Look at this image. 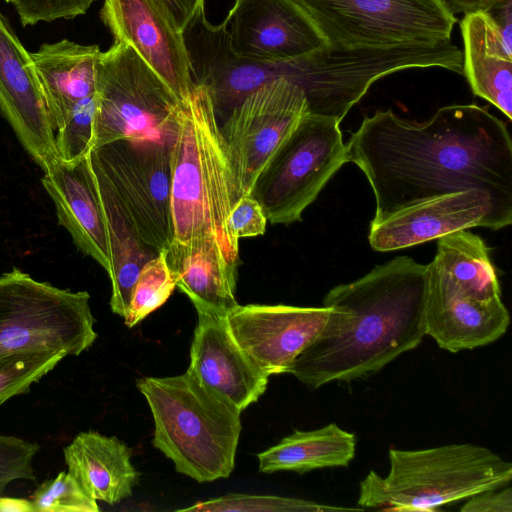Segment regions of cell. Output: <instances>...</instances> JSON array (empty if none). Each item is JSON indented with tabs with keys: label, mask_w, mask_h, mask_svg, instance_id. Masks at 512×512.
Instances as JSON below:
<instances>
[{
	"label": "cell",
	"mask_w": 512,
	"mask_h": 512,
	"mask_svg": "<svg viewBox=\"0 0 512 512\" xmlns=\"http://www.w3.org/2000/svg\"><path fill=\"white\" fill-rule=\"evenodd\" d=\"M366 176L378 223L411 204L468 189L512 213V140L507 125L476 104L439 108L418 123L392 110L365 116L346 143Z\"/></svg>",
	"instance_id": "6da1fadb"
},
{
	"label": "cell",
	"mask_w": 512,
	"mask_h": 512,
	"mask_svg": "<svg viewBox=\"0 0 512 512\" xmlns=\"http://www.w3.org/2000/svg\"><path fill=\"white\" fill-rule=\"evenodd\" d=\"M427 265L397 256L325 295L329 316L287 373L316 389L371 376L422 342Z\"/></svg>",
	"instance_id": "7a4b0ae2"
},
{
	"label": "cell",
	"mask_w": 512,
	"mask_h": 512,
	"mask_svg": "<svg viewBox=\"0 0 512 512\" xmlns=\"http://www.w3.org/2000/svg\"><path fill=\"white\" fill-rule=\"evenodd\" d=\"M171 244L209 245L238 265L229 216L240 198L235 171L208 88L180 101L171 143Z\"/></svg>",
	"instance_id": "3957f363"
},
{
	"label": "cell",
	"mask_w": 512,
	"mask_h": 512,
	"mask_svg": "<svg viewBox=\"0 0 512 512\" xmlns=\"http://www.w3.org/2000/svg\"><path fill=\"white\" fill-rule=\"evenodd\" d=\"M136 385L152 413V443L179 473L200 483L230 476L242 429L240 411L188 369L177 376L143 377Z\"/></svg>",
	"instance_id": "277c9868"
},
{
	"label": "cell",
	"mask_w": 512,
	"mask_h": 512,
	"mask_svg": "<svg viewBox=\"0 0 512 512\" xmlns=\"http://www.w3.org/2000/svg\"><path fill=\"white\" fill-rule=\"evenodd\" d=\"M385 477L370 471L359 485L363 509L435 511L483 491L508 486L512 464L471 443L418 450L391 448Z\"/></svg>",
	"instance_id": "5b68a950"
},
{
	"label": "cell",
	"mask_w": 512,
	"mask_h": 512,
	"mask_svg": "<svg viewBox=\"0 0 512 512\" xmlns=\"http://www.w3.org/2000/svg\"><path fill=\"white\" fill-rule=\"evenodd\" d=\"M292 82L304 91L309 111L339 122L379 78L415 67L463 70V53L450 41L388 46L324 47L291 61Z\"/></svg>",
	"instance_id": "8992f818"
},
{
	"label": "cell",
	"mask_w": 512,
	"mask_h": 512,
	"mask_svg": "<svg viewBox=\"0 0 512 512\" xmlns=\"http://www.w3.org/2000/svg\"><path fill=\"white\" fill-rule=\"evenodd\" d=\"M86 291L73 292L14 268L0 276V356L49 352L77 356L97 338Z\"/></svg>",
	"instance_id": "52a82bcc"
},
{
	"label": "cell",
	"mask_w": 512,
	"mask_h": 512,
	"mask_svg": "<svg viewBox=\"0 0 512 512\" xmlns=\"http://www.w3.org/2000/svg\"><path fill=\"white\" fill-rule=\"evenodd\" d=\"M96 100L92 149L124 138L173 140L181 100L127 44L101 52Z\"/></svg>",
	"instance_id": "ba28073f"
},
{
	"label": "cell",
	"mask_w": 512,
	"mask_h": 512,
	"mask_svg": "<svg viewBox=\"0 0 512 512\" xmlns=\"http://www.w3.org/2000/svg\"><path fill=\"white\" fill-rule=\"evenodd\" d=\"M340 122L308 112L257 177L251 195L271 224L301 221L332 176L348 162Z\"/></svg>",
	"instance_id": "9c48e42d"
},
{
	"label": "cell",
	"mask_w": 512,
	"mask_h": 512,
	"mask_svg": "<svg viewBox=\"0 0 512 512\" xmlns=\"http://www.w3.org/2000/svg\"><path fill=\"white\" fill-rule=\"evenodd\" d=\"M330 45L450 41L457 22L440 0H296Z\"/></svg>",
	"instance_id": "30bf717a"
},
{
	"label": "cell",
	"mask_w": 512,
	"mask_h": 512,
	"mask_svg": "<svg viewBox=\"0 0 512 512\" xmlns=\"http://www.w3.org/2000/svg\"><path fill=\"white\" fill-rule=\"evenodd\" d=\"M172 141L124 138L88 153L100 167L141 241L156 252L172 241Z\"/></svg>",
	"instance_id": "8fae6325"
},
{
	"label": "cell",
	"mask_w": 512,
	"mask_h": 512,
	"mask_svg": "<svg viewBox=\"0 0 512 512\" xmlns=\"http://www.w3.org/2000/svg\"><path fill=\"white\" fill-rule=\"evenodd\" d=\"M304 91L280 77L246 96L221 126L240 197L251 194L271 157L308 113Z\"/></svg>",
	"instance_id": "7c38bea8"
},
{
	"label": "cell",
	"mask_w": 512,
	"mask_h": 512,
	"mask_svg": "<svg viewBox=\"0 0 512 512\" xmlns=\"http://www.w3.org/2000/svg\"><path fill=\"white\" fill-rule=\"evenodd\" d=\"M223 24L231 51L256 62H289L328 44L296 0H234Z\"/></svg>",
	"instance_id": "4fadbf2b"
},
{
	"label": "cell",
	"mask_w": 512,
	"mask_h": 512,
	"mask_svg": "<svg viewBox=\"0 0 512 512\" xmlns=\"http://www.w3.org/2000/svg\"><path fill=\"white\" fill-rule=\"evenodd\" d=\"M512 213L481 189L444 194L411 204L370 224L369 243L377 252L422 244L473 227L498 230L509 226Z\"/></svg>",
	"instance_id": "5bb4252c"
},
{
	"label": "cell",
	"mask_w": 512,
	"mask_h": 512,
	"mask_svg": "<svg viewBox=\"0 0 512 512\" xmlns=\"http://www.w3.org/2000/svg\"><path fill=\"white\" fill-rule=\"evenodd\" d=\"M425 334L443 350L458 353L502 337L510 315L501 292L454 283L427 268Z\"/></svg>",
	"instance_id": "9a60e30c"
},
{
	"label": "cell",
	"mask_w": 512,
	"mask_h": 512,
	"mask_svg": "<svg viewBox=\"0 0 512 512\" xmlns=\"http://www.w3.org/2000/svg\"><path fill=\"white\" fill-rule=\"evenodd\" d=\"M328 307L237 304L226 314L228 328L247 356L266 375L287 373L295 358L321 332Z\"/></svg>",
	"instance_id": "2e32d148"
},
{
	"label": "cell",
	"mask_w": 512,
	"mask_h": 512,
	"mask_svg": "<svg viewBox=\"0 0 512 512\" xmlns=\"http://www.w3.org/2000/svg\"><path fill=\"white\" fill-rule=\"evenodd\" d=\"M100 18L114 42L130 46L179 100L192 92L196 84L182 32L151 0H104Z\"/></svg>",
	"instance_id": "e0dca14e"
},
{
	"label": "cell",
	"mask_w": 512,
	"mask_h": 512,
	"mask_svg": "<svg viewBox=\"0 0 512 512\" xmlns=\"http://www.w3.org/2000/svg\"><path fill=\"white\" fill-rule=\"evenodd\" d=\"M0 112L44 171L58 156L46 101L31 53L1 13Z\"/></svg>",
	"instance_id": "ac0fdd59"
},
{
	"label": "cell",
	"mask_w": 512,
	"mask_h": 512,
	"mask_svg": "<svg viewBox=\"0 0 512 512\" xmlns=\"http://www.w3.org/2000/svg\"><path fill=\"white\" fill-rule=\"evenodd\" d=\"M198 322L188 370L206 388L242 412L265 392L269 376L233 338L226 314L196 307Z\"/></svg>",
	"instance_id": "d6986e66"
},
{
	"label": "cell",
	"mask_w": 512,
	"mask_h": 512,
	"mask_svg": "<svg viewBox=\"0 0 512 512\" xmlns=\"http://www.w3.org/2000/svg\"><path fill=\"white\" fill-rule=\"evenodd\" d=\"M43 172L41 182L54 203L59 224L76 247L108 274L107 229L88 154L72 161L56 156Z\"/></svg>",
	"instance_id": "ffe728a7"
},
{
	"label": "cell",
	"mask_w": 512,
	"mask_h": 512,
	"mask_svg": "<svg viewBox=\"0 0 512 512\" xmlns=\"http://www.w3.org/2000/svg\"><path fill=\"white\" fill-rule=\"evenodd\" d=\"M100 54L98 45H81L68 39L44 43L31 53L54 135L75 107L96 93Z\"/></svg>",
	"instance_id": "44dd1931"
},
{
	"label": "cell",
	"mask_w": 512,
	"mask_h": 512,
	"mask_svg": "<svg viewBox=\"0 0 512 512\" xmlns=\"http://www.w3.org/2000/svg\"><path fill=\"white\" fill-rule=\"evenodd\" d=\"M63 453L68 472L96 501L114 505L130 497L139 482L130 448L116 437L80 432Z\"/></svg>",
	"instance_id": "7402d4cb"
},
{
	"label": "cell",
	"mask_w": 512,
	"mask_h": 512,
	"mask_svg": "<svg viewBox=\"0 0 512 512\" xmlns=\"http://www.w3.org/2000/svg\"><path fill=\"white\" fill-rule=\"evenodd\" d=\"M88 159L107 229L110 255L108 276L112 286L110 307L113 313L125 318L138 274L158 252L141 241L106 176L89 154Z\"/></svg>",
	"instance_id": "603a6c76"
},
{
	"label": "cell",
	"mask_w": 512,
	"mask_h": 512,
	"mask_svg": "<svg viewBox=\"0 0 512 512\" xmlns=\"http://www.w3.org/2000/svg\"><path fill=\"white\" fill-rule=\"evenodd\" d=\"M166 258L176 287L195 308L227 314L238 304L235 298L238 265L228 261L218 248L170 244Z\"/></svg>",
	"instance_id": "cb8c5ba5"
},
{
	"label": "cell",
	"mask_w": 512,
	"mask_h": 512,
	"mask_svg": "<svg viewBox=\"0 0 512 512\" xmlns=\"http://www.w3.org/2000/svg\"><path fill=\"white\" fill-rule=\"evenodd\" d=\"M356 451L354 433L331 423L322 428L295 430L276 445L258 454L263 473L293 471L303 474L315 469L346 467Z\"/></svg>",
	"instance_id": "d4e9b609"
},
{
	"label": "cell",
	"mask_w": 512,
	"mask_h": 512,
	"mask_svg": "<svg viewBox=\"0 0 512 512\" xmlns=\"http://www.w3.org/2000/svg\"><path fill=\"white\" fill-rule=\"evenodd\" d=\"M464 44L463 70L472 92L512 119V61L489 53L487 30L480 11L464 14L460 22Z\"/></svg>",
	"instance_id": "484cf974"
},
{
	"label": "cell",
	"mask_w": 512,
	"mask_h": 512,
	"mask_svg": "<svg viewBox=\"0 0 512 512\" xmlns=\"http://www.w3.org/2000/svg\"><path fill=\"white\" fill-rule=\"evenodd\" d=\"M176 287L166 258V249L147 261L135 282L128 312L124 318L127 327H133L162 306Z\"/></svg>",
	"instance_id": "4316f807"
},
{
	"label": "cell",
	"mask_w": 512,
	"mask_h": 512,
	"mask_svg": "<svg viewBox=\"0 0 512 512\" xmlns=\"http://www.w3.org/2000/svg\"><path fill=\"white\" fill-rule=\"evenodd\" d=\"M362 511L363 508H345L319 504L313 501L273 495L228 494L198 502L179 511L197 512H326Z\"/></svg>",
	"instance_id": "83f0119b"
},
{
	"label": "cell",
	"mask_w": 512,
	"mask_h": 512,
	"mask_svg": "<svg viewBox=\"0 0 512 512\" xmlns=\"http://www.w3.org/2000/svg\"><path fill=\"white\" fill-rule=\"evenodd\" d=\"M64 353L30 352L0 356V405L25 394L32 384L52 371Z\"/></svg>",
	"instance_id": "f1b7e54d"
},
{
	"label": "cell",
	"mask_w": 512,
	"mask_h": 512,
	"mask_svg": "<svg viewBox=\"0 0 512 512\" xmlns=\"http://www.w3.org/2000/svg\"><path fill=\"white\" fill-rule=\"evenodd\" d=\"M33 512H98L97 501L90 497L77 480L61 471L45 480L31 494Z\"/></svg>",
	"instance_id": "f546056e"
},
{
	"label": "cell",
	"mask_w": 512,
	"mask_h": 512,
	"mask_svg": "<svg viewBox=\"0 0 512 512\" xmlns=\"http://www.w3.org/2000/svg\"><path fill=\"white\" fill-rule=\"evenodd\" d=\"M96 103V93L81 101L55 133L57 154L63 160L84 157L92 149Z\"/></svg>",
	"instance_id": "4dcf8cb0"
},
{
	"label": "cell",
	"mask_w": 512,
	"mask_h": 512,
	"mask_svg": "<svg viewBox=\"0 0 512 512\" xmlns=\"http://www.w3.org/2000/svg\"><path fill=\"white\" fill-rule=\"evenodd\" d=\"M39 448L36 442L0 434V496L13 481L36 479L32 461Z\"/></svg>",
	"instance_id": "1f68e13d"
},
{
	"label": "cell",
	"mask_w": 512,
	"mask_h": 512,
	"mask_svg": "<svg viewBox=\"0 0 512 512\" xmlns=\"http://www.w3.org/2000/svg\"><path fill=\"white\" fill-rule=\"evenodd\" d=\"M96 0H12L23 26L83 15Z\"/></svg>",
	"instance_id": "d6a6232c"
},
{
	"label": "cell",
	"mask_w": 512,
	"mask_h": 512,
	"mask_svg": "<svg viewBox=\"0 0 512 512\" xmlns=\"http://www.w3.org/2000/svg\"><path fill=\"white\" fill-rule=\"evenodd\" d=\"M480 12L486 24L489 53L512 61V0H494Z\"/></svg>",
	"instance_id": "836d02e7"
},
{
	"label": "cell",
	"mask_w": 512,
	"mask_h": 512,
	"mask_svg": "<svg viewBox=\"0 0 512 512\" xmlns=\"http://www.w3.org/2000/svg\"><path fill=\"white\" fill-rule=\"evenodd\" d=\"M267 222L261 205L251 194L241 196L229 216V228L237 240L263 235Z\"/></svg>",
	"instance_id": "e575fe53"
},
{
	"label": "cell",
	"mask_w": 512,
	"mask_h": 512,
	"mask_svg": "<svg viewBox=\"0 0 512 512\" xmlns=\"http://www.w3.org/2000/svg\"><path fill=\"white\" fill-rule=\"evenodd\" d=\"M463 512H511L512 490L509 486L492 489L468 498L460 508Z\"/></svg>",
	"instance_id": "d590c367"
},
{
	"label": "cell",
	"mask_w": 512,
	"mask_h": 512,
	"mask_svg": "<svg viewBox=\"0 0 512 512\" xmlns=\"http://www.w3.org/2000/svg\"><path fill=\"white\" fill-rule=\"evenodd\" d=\"M167 20L182 32L196 12L204 6V0H151Z\"/></svg>",
	"instance_id": "8d00e7d4"
},
{
	"label": "cell",
	"mask_w": 512,
	"mask_h": 512,
	"mask_svg": "<svg viewBox=\"0 0 512 512\" xmlns=\"http://www.w3.org/2000/svg\"><path fill=\"white\" fill-rule=\"evenodd\" d=\"M453 15L484 10L494 0H440Z\"/></svg>",
	"instance_id": "74e56055"
},
{
	"label": "cell",
	"mask_w": 512,
	"mask_h": 512,
	"mask_svg": "<svg viewBox=\"0 0 512 512\" xmlns=\"http://www.w3.org/2000/svg\"><path fill=\"white\" fill-rule=\"evenodd\" d=\"M1 511L33 512V507L30 500L0 496V512Z\"/></svg>",
	"instance_id": "f35d334b"
},
{
	"label": "cell",
	"mask_w": 512,
	"mask_h": 512,
	"mask_svg": "<svg viewBox=\"0 0 512 512\" xmlns=\"http://www.w3.org/2000/svg\"><path fill=\"white\" fill-rule=\"evenodd\" d=\"M5 1H6V2H9V3H11V2H12V0H5Z\"/></svg>",
	"instance_id": "ab89813d"
}]
</instances>
